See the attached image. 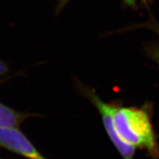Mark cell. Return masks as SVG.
I'll use <instances>...</instances> for the list:
<instances>
[{
    "label": "cell",
    "instance_id": "obj_8",
    "mask_svg": "<svg viewBox=\"0 0 159 159\" xmlns=\"http://www.w3.org/2000/svg\"><path fill=\"white\" fill-rule=\"evenodd\" d=\"M126 1H127V2H128L129 4H130V3H131V2H134V0H126Z\"/></svg>",
    "mask_w": 159,
    "mask_h": 159
},
{
    "label": "cell",
    "instance_id": "obj_9",
    "mask_svg": "<svg viewBox=\"0 0 159 159\" xmlns=\"http://www.w3.org/2000/svg\"><path fill=\"white\" fill-rule=\"evenodd\" d=\"M0 159H3V158H0Z\"/></svg>",
    "mask_w": 159,
    "mask_h": 159
},
{
    "label": "cell",
    "instance_id": "obj_6",
    "mask_svg": "<svg viewBox=\"0 0 159 159\" xmlns=\"http://www.w3.org/2000/svg\"><path fill=\"white\" fill-rule=\"evenodd\" d=\"M7 71H8V68H7V65L0 61V76L5 75Z\"/></svg>",
    "mask_w": 159,
    "mask_h": 159
},
{
    "label": "cell",
    "instance_id": "obj_1",
    "mask_svg": "<svg viewBox=\"0 0 159 159\" xmlns=\"http://www.w3.org/2000/svg\"><path fill=\"white\" fill-rule=\"evenodd\" d=\"M113 118L117 134L123 142L134 149L148 151L153 158H159V144L148 106L115 105Z\"/></svg>",
    "mask_w": 159,
    "mask_h": 159
},
{
    "label": "cell",
    "instance_id": "obj_2",
    "mask_svg": "<svg viewBox=\"0 0 159 159\" xmlns=\"http://www.w3.org/2000/svg\"><path fill=\"white\" fill-rule=\"evenodd\" d=\"M83 93L99 111V114L102 117L105 130L120 156L122 157L123 159H134L136 149L123 142L119 138L115 129L114 118H113V111L115 105L114 103L104 102L102 99L99 98L94 91L91 89H84Z\"/></svg>",
    "mask_w": 159,
    "mask_h": 159
},
{
    "label": "cell",
    "instance_id": "obj_7",
    "mask_svg": "<svg viewBox=\"0 0 159 159\" xmlns=\"http://www.w3.org/2000/svg\"><path fill=\"white\" fill-rule=\"evenodd\" d=\"M148 26L150 29L153 30L155 32H156V33L159 35V25H156V24L155 23H150V25H148Z\"/></svg>",
    "mask_w": 159,
    "mask_h": 159
},
{
    "label": "cell",
    "instance_id": "obj_5",
    "mask_svg": "<svg viewBox=\"0 0 159 159\" xmlns=\"http://www.w3.org/2000/svg\"><path fill=\"white\" fill-rule=\"evenodd\" d=\"M149 53L151 55V57L156 61L159 66V47L153 46L149 48Z\"/></svg>",
    "mask_w": 159,
    "mask_h": 159
},
{
    "label": "cell",
    "instance_id": "obj_3",
    "mask_svg": "<svg viewBox=\"0 0 159 159\" xmlns=\"http://www.w3.org/2000/svg\"><path fill=\"white\" fill-rule=\"evenodd\" d=\"M0 147L27 159H47L14 127H0Z\"/></svg>",
    "mask_w": 159,
    "mask_h": 159
},
{
    "label": "cell",
    "instance_id": "obj_4",
    "mask_svg": "<svg viewBox=\"0 0 159 159\" xmlns=\"http://www.w3.org/2000/svg\"><path fill=\"white\" fill-rule=\"evenodd\" d=\"M29 116L30 114L19 112L0 102V127L17 128Z\"/></svg>",
    "mask_w": 159,
    "mask_h": 159
}]
</instances>
